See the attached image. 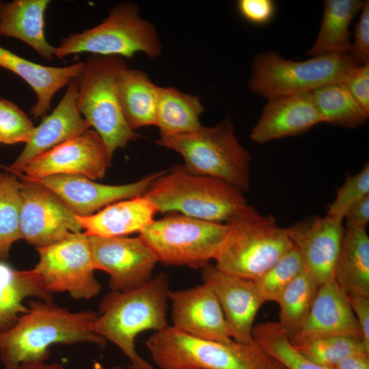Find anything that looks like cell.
<instances>
[{
    "label": "cell",
    "mask_w": 369,
    "mask_h": 369,
    "mask_svg": "<svg viewBox=\"0 0 369 369\" xmlns=\"http://www.w3.org/2000/svg\"><path fill=\"white\" fill-rule=\"evenodd\" d=\"M98 316L94 310L77 312L52 301H31L28 310L10 328L0 331V359L3 369H16L26 362H44L53 344L90 342L100 347L107 340L92 330Z\"/></svg>",
    "instance_id": "6da1fadb"
},
{
    "label": "cell",
    "mask_w": 369,
    "mask_h": 369,
    "mask_svg": "<svg viewBox=\"0 0 369 369\" xmlns=\"http://www.w3.org/2000/svg\"><path fill=\"white\" fill-rule=\"evenodd\" d=\"M169 286L167 275L161 272L138 288L111 290L100 301L92 330L122 351L130 362L128 369H159L139 355L135 339L144 331H159L169 326Z\"/></svg>",
    "instance_id": "7a4b0ae2"
},
{
    "label": "cell",
    "mask_w": 369,
    "mask_h": 369,
    "mask_svg": "<svg viewBox=\"0 0 369 369\" xmlns=\"http://www.w3.org/2000/svg\"><path fill=\"white\" fill-rule=\"evenodd\" d=\"M144 196L158 213H179L218 223H228L254 208L234 186L216 178L192 174L180 165L164 172Z\"/></svg>",
    "instance_id": "3957f363"
},
{
    "label": "cell",
    "mask_w": 369,
    "mask_h": 369,
    "mask_svg": "<svg viewBox=\"0 0 369 369\" xmlns=\"http://www.w3.org/2000/svg\"><path fill=\"white\" fill-rule=\"evenodd\" d=\"M146 345L159 369H268L272 360L256 342L204 339L170 325L155 331Z\"/></svg>",
    "instance_id": "277c9868"
},
{
    "label": "cell",
    "mask_w": 369,
    "mask_h": 369,
    "mask_svg": "<svg viewBox=\"0 0 369 369\" xmlns=\"http://www.w3.org/2000/svg\"><path fill=\"white\" fill-rule=\"evenodd\" d=\"M156 141L179 153L189 173L224 180L243 192L250 190L251 156L238 142L230 118L214 126L160 137Z\"/></svg>",
    "instance_id": "5b68a950"
},
{
    "label": "cell",
    "mask_w": 369,
    "mask_h": 369,
    "mask_svg": "<svg viewBox=\"0 0 369 369\" xmlns=\"http://www.w3.org/2000/svg\"><path fill=\"white\" fill-rule=\"evenodd\" d=\"M120 57L94 55L84 62L77 78V107L103 141L112 159L116 149L137 138L127 124L118 93V77L126 66Z\"/></svg>",
    "instance_id": "8992f818"
},
{
    "label": "cell",
    "mask_w": 369,
    "mask_h": 369,
    "mask_svg": "<svg viewBox=\"0 0 369 369\" xmlns=\"http://www.w3.org/2000/svg\"><path fill=\"white\" fill-rule=\"evenodd\" d=\"M226 223L228 234L215 259L224 273L255 281L293 247L286 228L254 208Z\"/></svg>",
    "instance_id": "52a82bcc"
},
{
    "label": "cell",
    "mask_w": 369,
    "mask_h": 369,
    "mask_svg": "<svg viewBox=\"0 0 369 369\" xmlns=\"http://www.w3.org/2000/svg\"><path fill=\"white\" fill-rule=\"evenodd\" d=\"M134 3H120L109 10L108 16L95 27L64 38L55 47V56L91 53L100 56L132 58L143 53L150 59L162 51L157 31L139 14Z\"/></svg>",
    "instance_id": "ba28073f"
},
{
    "label": "cell",
    "mask_w": 369,
    "mask_h": 369,
    "mask_svg": "<svg viewBox=\"0 0 369 369\" xmlns=\"http://www.w3.org/2000/svg\"><path fill=\"white\" fill-rule=\"evenodd\" d=\"M358 66L350 53L325 54L297 62L266 52L254 60L249 87L267 99L312 92L326 85L344 82Z\"/></svg>",
    "instance_id": "9c48e42d"
},
{
    "label": "cell",
    "mask_w": 369,
    "mask_h": 369,
    "mask_svg": "<svg viewBox=\"0 0 369 369\" xmlns=\"http://www.w3.org/2000/svg\"><path fill=\"white\" fill-rule=\"evenodd\" d=\"M227 223L169 213L154 220L139 236L167 265L202 269L218 256L228 234Z\"/></svg>",
    "instance_id": "30bf717a"
},
{
    "label": "cell",
    "mask_w": 369,
    "mask_h": 369,
    "mask_svg": "<svg viewBox=\"0 0 369 369\" xmlns=\"http://www.w3.org/2000/svg\"><path fill=\"white\" fill-rule=\"evenodd\" d=\"M39 261L33 269L51 292H67L74 299L98 295L101 284L94 276L89 237L70 233L54 244L36 248Z\"/></svg>",
    "instance_id": "8fae6325"
},
{
    "label": "cell",
    "mask_w": 369,
    "mask_h": 369,
    "mask_svg": "<svg viewBox=\"0 0 369 369\" xmlns=\"http://www.w3.org/2000/svg\"><path fill=\"white\" fill-rule=\"evenodd\" d=\"M16 176L20 184L21 238L38 248L81 232L76 215L53 191L38 181Z\"/></svg>",
    "instance_id": "7c38bea8"
},
{
    "label": "cell",
    "mask_w": 369,
    "mask_h": 369,
    "mask_svg": "<svg viewBox=\"0 0 369 369\" xmlns=\"http://www.w3.org/2000/svg\"><path fill=\"white\" fill-rule=\"evenodd\" d=\"M88 237L94 267L109 274L111 290H134L152 277L158 260L139 236Z\"/></svg>",
    "instance_id": "4fadbf2b"
},
{
    "label": "cell",
    "mask_w": 369,
    "mask_h": 369,
    "mask_svg": "<svg viewBox=\"0 0 369 369\" xmlns=\"http://www.w3.org/2000/svg\"><path fill=\"white\" fill-rule=\"evenodd\" d=\"M111 161L100 137L88 129L32 159L18 174L33 180L62 174L95 180L104 177Z\"/></svg>",
    "instance_id": "5bb4252c"
},
{
    "label": "cell",
    "mask_w": 369,
    "mask_h": 369,
    "mask_svg": "<svg viewBox=\"0 0 369 369\" xmlns=\"http://www.w3.org/2000/svg\"><path fill=\"white\" fill-rule=\"evenodd\" d=\"M163 172L122 185L102 184L81 175H54L36 181L53 191L74 215L87 217L111 203L144 195Z\"/></svg>",
    "instance_id": "9a60e30c"
},
{
    "label": "cell",
    "mask_w": 369,
    "mask_h": 369,
    "mask_svg": "<svg viewBox=\"0 0 369 369\" xmlns=\"http://www.w3.org/2000/svg\"><path fill=\"white\" fill-rule=\"evenodd\" d=\"M202 277L220 304L232 339L254 343V321L264 303L255 282L224 273L210 263L202 269Z\"/></svg>",
    "instance_id": "2e32d148"
},
{
    "label": "cell",
    "mask_w": 369,
    "mask_h": 369,
    "mask_svg": "<svg viewBox=\"0 0 369 369\" xmlns=\"http://www.w3.org/2000/svg\"><path fill=\"white\" fill-rule=\"evenodd\" d=\"M342 221L326 215L308 217L286 228L303 258L305 269L319 286L334 279L344 232Z\"/></svg>",
    "instance_id": "e0dca14e"
},
{
    "label": "cell",
    "mask_w": 369,
    "mask_h": 369,
    "mask_svg": "<svg viewBox=\"0 0 369 369\" xmlns=\"http://www.w3.org/2000/svg\"><path fill=\"white\" fill-rule=\"evenodd\" d=\"M172 326L193 336L217 340H232L220 304L205 284L169 292Z\"/></svg>",
    "instance_id": "ac0fdd59"
},
{
    "label": "cell",
    "mask_w": 369,
    "mask_h": 369,
    "mask_svg": "<svg viewBox=\"0 0 369 369\" xmlns=\"http://www.w3.org/2000/svg\"><path fill=\"white\" fill-rule=\"evenodd\" d=\"M77 92L78 80L76 78L68 85L66 93L54 110L42 118L16 160L4 169L17 175L32 159L83 134L90 128L78 109Z\"/></svg>",
    "instance_id": "d6986e66"
},
{
    "label": "cell",
    "mask_w": 369,
    "mask_h": 369,
    "mask_svg": "<svg viewBox=\"0 0 369 369\" xmlns=\"http://www.w3.org/2000/svg\"><path fill=\"white\" fill-rule=\"evenodd\" d=\"M267 100L249 134L254 142L265 144L295 136L323 123L312 92L282 95Z\"/></svg>",
    "instance_id": "ffe728a7"
},
{
    "label": "cell",
    "mask_w": 369,
    "mask_h": 369,
    "mask_svg": "<svg viewBox=\"0 0 369 369\" xmlns=\"http://www.w3.org/2000/svg\"><path fill=\"white\" fill-rule=\"evenodd\" d=\"M329 336L362 338L348 296L335 279L320 285L301 330L289 338Z\"/></svg>",
    "instance_id": "44dd1931"
},
{
    "label": "cell",
    "mask_w": 369,
    "mask_h": 369,
    "mask_svg": "<svg viewBox=\"0 0 369 369\" xmlns=\"http://www.w3.org/2000/svg\"><path fill=\"white\" fill-rule=\"evenodd\" d=\"M0 67L23 79L34 91L37 102L31 110L36 118H44L51 109V102L62 87L81 74L84 62L66 67L43 66L29 61L0 46Z\"/></svg>",
    "instance_id": "7402d4cb"
},
{
    "label": "cell",
    "mask_w": 369,
    "mask_h": 369,
    "mask_svg": "<svg viewBox=\"0 0 369 369\" xmlns=\"http://www.w3.org/2000/svg\"><path fill=\"white\" fill-rule=\"evenodd\" d=\"M156 213L154 205L141 195L118 201L90 216L76 217L87 236L117 237L139 232Z\"/></svg>",
    "instance_id": "603a6c76"
},
{
    "label": "cell",
    "mask_w": 369,
    "mask_h": 369,
    "mask_svg": "<svg viewBox=\"0 0 369 369\" xmlns=\"http://www.w3.org/2000/svg\"><path fill=\"white\" fill-rule=\"evenodd\" d=\"M49 0L0 1V36L20 40L42 58L52 60L55 47L45 38L44 13Z\"/></svg>",
    "instance_id": "cb8c5ba5"
},
{
    "label": "cell",
    "mask_w": 369,
    "mask_h": 369,
    "mask_svg": "<svg viewBox=\"0 0 369 369\" xmlns=\"http://www.w3.org/2000/svg\"><path fill=\"white\" fill-rule=\"evenodd\" d=\"M334 279L348 295L369 297V237L366 230L344 227Z\"/></svg>",
    "instance_id": "d4e9b609"
},
{
    "label": "cell",
    "mask_w": 369,
    "mask_h": 369,
    "mask_svg": "<svg viewBox=\"0 0 369 369\" xmlns=\"http://www.w3.org/2000/svg\"><path fill=\"white\" fill-rule=\"evenodd\" d=\"M118 93L124 118L135 131L156 124L159 87L147 74L124 66L118 77Z\"/></svg>",
    "instance_id": "484cf974"
},
{
    "label": "cell",
    "mask_w": 369,
    "mask_h": 369,
    "mask_svg": "<svg viewBox=\"0 0 369 369\" xmlns=\"http://www.w3.org/2000/svg\"><path fill=\"white\" fill-rule=\"evenodd\" d=\"M53 294L33 270L20 271L0 260V331L12 327L28 307V297L52 301Z\"/></svg>",
    "instance_id": "4316f807"
},
{
    "label": "cell",
    "mask_w": 369,
    "mask_h": 369,
    "mask_svg": "<svg viewBox=\"0 0 369 369\" xmlns=\"http://www.w3.org/2000/svg\"><path fill=\"white\" fill-rule=\"evenodd\" d=\"M363 1L327 0L317 38L307 54L315 57L330 53H349L351 49L349 25L360 12Z\"/></svg>",
    "instance_id": "83f0119b"
},
{
    "label": "cell",
    "mask_w": 369,
    "mask_h": 369,
    "mask_svg": "<svg viewBox=\"0 0 369 369\" xmlns=\"http://www.w3.org/2000/svg\"><path fill=\"white\" fill-rule=\"evenodd\" d=\"M204 107L197 96L185 94L175 87H159L156 124L160 137L191 132L202 125L200 118Z\"/></svg>",
    "instance_id": "f1b7e54d"
},
{
    "label": "cell",
    "mask_w": 369,
    "mask_h": 369,
    "mask_svg": "<svg viewBox=\"0 0 369 369\" xmlns=\"http://www.w3.org/2000/svg\"><path fill=\"white\" fill-rule=\"evenodd\" d=\"M319 285L305 269L285 288L277 303L279 306L278 324L288 338L303 327L316 298Z\"/></svg>",
    "instance_id": "f546056e"
},
{
    "label": "cell",
    "mask_w": 369,
    "mask_h": 369,
    "mask_svg": "<svg viewBox=\"0 0 369 369\" xmlns=\"http://www.w3.org/2000/svg\"><path fill=\"white\" fill-rule=\"evenodd\" d=\"M312 94L323 123L355 128L368 118L369 113L360 107L344 82L322 86Z\"/></svg>",
    "instance_id": "4dcf8cb0"
},
{
    "label": "cell",
    "mask_w": 369,
    "mask_h": 369,
    "mask_svg": "<svg viewBox=\"0 0 369 369\" xmlns=\"http://www.w3.org/2000/svg\"><path fill=\"white\" fill-rule=\"evenodd\" d=\"M256 343L286 369H335L315 363L300 354L277 322H266L254 327Z\"/></svg>",
    "instance_id": "1f68e13d"
},
{
    "label": "cell",
    "mask_w": 369,
    "mask_h": 369,
    "mask_svg": "<svg viewBox=\"0 0 369 369\" xmlns=\"http://www.w3.org/2000/svg\"><path fill=\"white\" fill-rule=\"evenodd\" d=\"M293 347L305 358L333 367L344 357L361 351L369 352L361 338L329 336L308 338H289Z\"/></svg>",
    "instance_id": "d6a6232c"
},
{
    "label": "cell",
    "mask_w": 369,
    "mask_h": 369,
    "mask_svg": "<svg viewBox=\"0 0 369 369\" xmlns=\"http://www.w3.org/2000/svg\"><path fill=\"white\" fill-rule=\"evenodd\" d=\"M20 211L17 176L0 172V260L7 259L12 245L21 238Z\"/></svg>",
    "instance_id": "836d02e7"
},
{
    "label": "cell",
    "mask_w": 369,
    "mask_h": 369,
    "mask_svg": "<svg viewBox=\"0 0 369 369\" xmlns=\"http://www.w3.org/2000/svg\"><path fill=\"white\" fill-rule=\"evenodd\" d=\"M304 269L303 258L293 245L264 273L254 281L263 302H277L285 288Z\"/></svg>",
    "instance_id": "e575fe53"
},
{
    "label": "cell",
    "mask_w": 369,
    "mask_h": 369,
    "mask_svg": "<svg viewBox=\"0 0 369 369\" xmlns=\"http://www.w3.org/2000/svg\"><path fill=\"white\" fill-rule=\"evenodd\" d=\"M35 128L31 120L20 108L8 100L0 98V143L27 144Z\"/></svg>",
    "instance_id": "d590c367"
},
{
    "label": "cell",
    "mask_w": 369,
    "mask_h": 369,
    "mask_svg": "<svg viewBox=\"0 0 369 369\" xmlns=\"http://www.w3.org/2000/svg\"><path fill=\"white\" fill-rule=\"evenodd\" d=\"M367 195H369L368 163L356 174L346 175L344 183L337 189L336 197L329 206L327 215L343 221L348 209Z\"/></svg>",
    "instance_id": "8d00e7d4"
},
{
    "label": "cell",
    "mask_w": 369,
    "mask_h": 369,
    "mask_svg": "<svg viewBox=\"0 0 369 369\" xmlns=\"http://www.w3.org/2000/svg\"><path fill=\"white\" fill-rule=\"evenodd\" d=\"M360 16L354 29L350 54L359 65L369 63V2H363Z\"/></svg>",
    "instance_id": "74e56055"
},
{
    "label": "cell",
    "mask_w": 369,
    "mask_h": 369,
    "mask_svg": "<svg viewBox=\"0 0 369 369\" xmlns=\"http://www.w3.org/2000/svg\"><path fill=\"white\" fill-rule=\"evenodd\" d=\"M236 6L244 19L258 25L269 23L276 10L275 4L271 0H239Z\"/></svg>",
    "instance_id": "f35d334b"
},
{
    "label": "cell",
    "mask_w": 369,
    "mask_h": 369,
    "mask_svg": "<svg viewBox=\"0 0 369 369\" xmlns=\"http://www.w3.org/2000/svg\"><path fill=\"white\" fill-rule=\"evenodd\" d=\"M344 83L360 107L369 113V63L355 68Z\"/></svg>",
    "instance_id": "ab89813d"
},
{
    "label": "cell",
    "mask_w": 369,
    "mask_h": 369,
    "mask_svg": "<svg viewBox=\"0 0 369 369\" xmlns=\"http://www.w3.org/2000/svg\"><path fill=\"white\" fill-rule=\"evenodd\" d=\"M348 296L351 307L360 327L364 343L369 350V297Z\"/></svg>",
    "instance_id": "60d3db41"
},
{
    "label": "cell",
    "mask_w": 369,
    "mask_h": 369,
    "mask_svg": "<svg viewBox=\"0 0 369 369\" xmlns=\"http://www.w3.org/2000/svg\"><path fill=\"white\" fill-rule=\"evenodd\" d=\"M344 219L346 226L366 230L369 223V195L353 204L346 212Z\"/></svg>",
    "instance_id": "b9f144b4"
},
{
    "label": "cell",
    "mask_w": 369,
    "mask_h": 369,
    "mask_svg": "<svg viewBox=\"0 0 369 369\" xmlns=\"http://www.w3.org/2000/svg\"><path fill=\"white\" fill-rule=\"evenodd\" d=\"M335 369H369V352L361 351L351 354L339 362Z\"/></svg>",
    "instance_id": "7bdbcfd3"
},
{
    "label": "cell",
    "mask_w": 369,
    "mask_h": 369,
    "mask_svg": "<svg viewBox=\"0 0 369 369\" xmlns=\"http://www.w3.org/2000/svg\"><path fill=\"white\" fill-rule=\"evenodd\" d=\"M16 369H65L60 364H46L44 362H26L21 364Z\"/></svg>",
    "instance_id": "ee69618b"
},
{
    "label": "cell",
    "mask_w": 369,
    "mask_h": 369,
    "mask_svg": "<svg viewBox=\"0 0 369 369\" xmlns=\"http://www.w3.org/2000/svg\"><path fill=\"white\" fill-rule=\"evenodd\" d=\"M90 369H125L121 366H115L113 368H106L103 366L99 362L95 361L92 366Z\"/></svg>",
    "instance_id": "f6af8a7d"
},
{
    "label": "cell",
    "mask_w": 369,
    "mask_h": 369,
    "mask_svg": "<svg viewBox=\"0 0 369 369\" xmlns=\"http://www.w3.org/2000/svg\"><path fill=\"white\" fill-rule=\"evenodd\" d=\"M268 369H286L281 364L272 358Z\"/></svg>",
    "instance_id": "bcb514c9"
}]
</instances>
